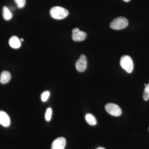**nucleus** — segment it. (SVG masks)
Returning <instances> with one entry per match:
<instances>
[{"label": "nucleus", "mask_w": 149, "mask_h": 149, "mask_svg": "<svg viewBox=\"0 0 149 149\" xmlns=\"http://www.w3.org/2000/svg\"><path fill=\"white\" fill-rule=\"evenodd\" d=\"M14 1L17 5V7L19 8H22L24 7L26 3L25 0H14Z\"/></svg>", "instance_id": "dca6fc26"}, {"label": "nucleus", "mask_w": 149, "mask_h": 149, "mask_svg": "<svg viewBox=\"0 0 149 149\" xmlns=\"http://www.w3.org/2000/svg\"><path fill=\"white\" fill-rule=\"evenodd\" d=\"M10 73L8 71H3L0 74V83L5 84L8 83L11 79Z\"/></svg>", "instance_id": "9d476101"}, {"label": "nucleus", "mask_w": 149, "mask_h": 149, "mask_svg": "<svg viewBox=\"0 0 149 149\" xmlns=\"http://www.w3.org/2000/svg\"><path fill=\"white\" fill-rule=\"evenodd\" d=\"M3 16L6 20H9L12 18L13 15L6 6H5L3 8Z\"/></svg>", "instance_id": "f8f14e48"}, {"label": "nucleus", "mask_w": 149, "mask_h": 149, "mask_svg": "<svg viewBox=\"0 0 149 149\" xmlns=\"http://www.w3.org/2000/svg\"><path fill=\"white\" fill-rule=\"evenodd\" d=\"M124 1L126 2H128L130 1V0H123Z\"/></svg>", "instance_id": "a211bd4d"}, {"label": "nucleus", "mask_w": 149, "mask_h": 149, "mask_svg": "<svg viewBox=\"0 0 149 149\" xmlns=\"http://www.w3.org/2000/svg\"><path fill=\"white\" fill-rule=\"evenodd\" d=\"M106 149L104 148H102V147H99V148H97V149Z\"/></svg>", "instance_id": "f3484780"}, {"label": "nucleus", "mask_w": 149, "mask_h": 149, "mask_svg": "<svg viewBox=\"0 0 149 149\" xmlns=\"http://www.w3.org/2000/svg\"><path fill=\"white\" fill-rule=\"evenodd\" d=\"M120 63L123 69L128 73H130L133 72L134 64L133 60L130 56H123L120 58Z\"/></svg>", "instance_id": "7ed1b4c3"}, {"label": "nucleus", "mask_w": 149, "mask_h": 149, "mask_svg": "<svg viewBox=\"0 0 149 149\" xmlns=\"http://www.w3.org/2000/svg\"><path fill=\"white\" fill-rule=\"evenodd\" d=\"M20 41H24V40H23V39H22V38H21V40H20Z\"/></svg>", "instance_id": "6ab92c4d"}, {"label": "nucleus", "mask_w": 149, "mask_h": 149, "mask_svg": "<svg viewBox=\"0 0 149 149\" xmlns=\"http://www.w3.org/2000/svg\"><path fill=\"white\" fill-rule=\"evenodd\" d=\"M52 110L51 108H48L46 110L45 113V118L47 121H49L52 118Z\"/></svg>", "instance_id": "ddd939ff"}, {"label": "nucleus", "mask_w": 149, "mask_h": 149, "mask_svg": "<svg viewBox=\"0 0 149 149\" xmlns=\"http://www.w3.org/2000/svg\"><path fill=\"white\" fill-rule=\"evenodd\" d=\"M0 124L5 127H8L10 124V119L6 113L0 111Z\"/></svg>", "instance_id": "6e6552de"}, {"label": "nucleus", "mask_w": 149, "mask_h": 149, "mask_svg": "<svg viewBox=\"0 0 149 149\" xmlns=\"http://www.w3.org/2000/svg\"><path fill=\"white\" fill-rule=\"evenodd\" d=\"M87 61L86 57L84 55L80 56V58L75 63V68L77 71L80 72H84L87 68Z\"/></svg>", "instance_id": "423d86ee"}, {"label": "nucleus", "mask_w": 149, "mask_h": 149, "mask_svg": "<svg viewBox=\"0 0 149 149\" xmlns=\"http://www.w3.org/2000/svg\"></svg>", "instance_id": "aec40b11"}, {"label": "nucleus", "mask_w": 149, "mask_h": 149, "mask_svg": "<svg viewBox=\"0 0 149 149\" xmlns=\"http://www.w3.org/2000/svg\"><path fill=\"white\" fill-rule=\"evenodd\" d=\"M106 111L113 116H120L122 114V110L120 107L116 104L109 103L105 107Z\"/></svg>", "instance_id": "20e7f679"}, {"label": "nucleus", "mask_w": 149, "mask_h": 149, "mask_svg": "<svg viewBox=\"0 0 149 149\" xmlns=\"http://www.w3.org/2000/svg\"><path fill=\"white\" fill-rule=\"evenodd\" d=\"M9 44L12 48L15 49H18L21 45L20 40L15 36L10 37L9 40Z\"/></svg>", "instance_id": "1a4fd4ad"}, {"label": "nucleus", "mask_w": 149, "mask_h": 149, "mask_svg": "<svg viewBox=\"0 0 149 149\" xmlns=\"http://www.w3.org/2000/svg\"><path fill=\"white\" fill-rule=\"evenodd\" d=\"M50 95V93L49 91L43 92L41 95V100L43 102H46L48 100Z\"/></svg>", "instance_id": "2eb2a0df"}, {"label": "nucleus", "mask_w": 149, "mask_h": 149, "mask_svg": "<svg viewBox=\"0 0 149 149\" xmlns=\"http://www.w3.org/2000/svg\"><path fill=\"white\" fill-rule=\"evenodd\" d=\"M66 143V140L64 138L59 137L53 142L51 149H64Z\"/></svg>", "instance_id": "0eeeda50"}, {"label": "nucleus", "mask_w": 149, "mask_h": 149, "mask_svg": "<svg viewBox=\"0 0 149 149\" xmlns=\"http://www.w3.org/2000/svg\"><path fill=\"white\" fill-rule=\"evenodd\" d=\"M128 24L127 19L123 17H119L113 19L110 24V27L114 30H120L127 27Z\"/></svg>", "instance_id": "f03ea898"}, {"label": "nucleus", "mask_w": 149, "mask_h": 149, "mask_svg": "<svg viewBox=\"0 0 149 149\" xmlns=\"http://www.w3.org/2000/svg\"><path fill=\"white\" fill-rule=\"evenodd\" d=\"M87 34L80 31L78 28H75L72 30V39L75 42H81L85 40Z\"/></svg>", "instance_id": "39448f33"}, {"label": "nucleus", "mask_w": 149, "mask_h": 149, "mask_svg": "<svg viewBox=\"0 0 149 149\" xmlns=\"http://www.w3.org/2000/svg\"><path fill=\"white\" fill-rule=\"evenodd\" d=\"M85 118L86 121L89 125H95L97 124V121L96 118L91 113H87L85 115Z\"/></svg>", "instance_id": "9b49d317"}, {"label": "nucleus", "mask_w": 149, "mask_h": 149, "mask_svg": "<svg viewBox=\"0 0 149 149\" xmlns=\"http://www.w3.org/2000/svg\"><path fill=\"white\" fill-rule=\"evenodd\" d=\"M143 97L145 101H148L149 100V83L145 86Z\"/></svg>", "instance_id": "4468645a"}, {"label": "nucleus", "mask_w": 149, "mask_h": 149, "mask_svg": "<svg viewBox=\"0 0 149 149\" xmlns=\"http://www.w3.org/2000/svg\"><path fill=\"white\" fill-rule=\"evenodd\" d=\"M68 11L66 9L60 6L54 7L51 9L50 14L52 17L56 19H61L68 15Z\"/></svg>", "instance_id": "f257e3e1"}]
</instances>
